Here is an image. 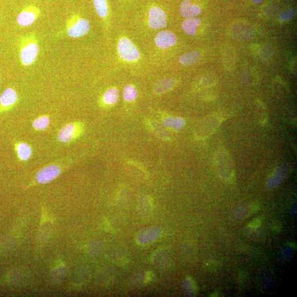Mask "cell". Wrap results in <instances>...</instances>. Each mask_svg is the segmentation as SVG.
<instances>
[{
  "label": "cell",
  "mask_w": 297,
  "mask_h": 297,
  "mask_svg": "<svg viewBox=\"0 0 297 297\" xmlns=\"http://www.w3.org/2000/svg\"><path fill=\"white\" fill-rule=\"evenodd\" d=\"M17 48L21 65L24 67L33 65L39 54L38 37L34 33L20 36L17 40Z\"/></svg>",
  "instance_id": "cell-1"
},
{
  "label": "cell",
  "mask_w": 297,
  "mask_h": 297,
  "mask_svg": "<svg viewBox=\"0 0 297 297\" xmlns=\"http://www.w3.org/2000/svg\"><path fill=\"white\" fill-rule=\"evenodd\" d=\"M90 29L89 22L77 13L71 14L66 22V34L72 38H81L87 35Z\"/></svg>",
  "instance_id": "cell-2"
},
{
  "label": "cell",
  "mask_w": 297,
  "mask_h": 297,
  "mask_svg": "<svg viewBox=\"0 0 297 297\" xmlns=\"http://www.w3.org/2000/svg\"><path fill=\"white\" fill-rule=\"evenodd\" d=\"M41 15L39 7L34 5H29L22 9L18 14L17 22L21 27H27L33 25Z\"/></svg>",
  "instance_id": "cell-3"
},
{
  "label": "cell",
  "mask_w": 297,
  "mask_h": 297,
  "mask_svg": "<svg viewBox=\"0 0 297 297\" xmlns=\"http://www.w3.org/2000/svg\"><path fill=\"white\" fill-rule=\"evenodd\" d=\"M119 55L125 61L134 62L140 57L138 49L132 41L128 38H122L118 44Z\"/></svg>",
  "instance_id": "cell-4"
},
{
  "label": "cell",
  "mask_w": 297,
  "mask_h": 297,
  "mask_svg": "<svg viewBox=\"0 0 297 297\" xmlns=\"http://www.w3.org/2000/svg\"><path fill=\"white\" fill-rule=\"evenodd\" d=\"M215 166L220 176L225 179H228L233 174L232 162L228 154L225 151H219L215 158Z\"/></svg>",
  "instance_id": "cell-5"
},
{
  "label": "cell",
  "mask_w": 297,
  "mask_h": 297,
  "mask_svg": "<svg viewBox=\"0 0 297 297\" xmlns=\"http://www.w3.org/2000/svg\"><path fill=\"white\" fill-rule=\"evenodd\" d=\"M148 26L153 29H160L167 26L166 14L160 7L153 6L148 12Z\"/></svg>",
  "instance_id": "cell-6"
},
{
  "label": "cell",
  "mask_w": 297,
  "mask_h": 297,
  "mask_svg": "<svg viewBox=\"0 0 297 297\" xmlns=\"http://www.w3.org/2000/svg\"><path fill=\"white\" fill-rule=\"evenodd\" d=\"M82 131V126L78 123H71L64 126L59 132L58 140L63 143L76 139Z\"/></svg>",
  "instance_id": "cell-7"
},
{
  "label": "cell",
  "mask_w": 297,
  "mask_h": 297,
  "mask_svg": "<svg viewBox=\"0 0 297 297\" xmlns=\"http://www.w3.org/2000/svg\"><path fill=\"white\" fill-rule=\"evenodd\" d=\"M18 102V95L16 91L12 88L6 89L0 96V113L11 110Z\"/></svg>",
  "instance_id": "cell-8"
},
{
  "label": "cell",
  "mask_w": 297,
  "mask_h": 297,
  "mask_svg": "<svg viewBox=\"0 0 297 297\" xmlns=\"http://www.w3.org/2000/svg\"><path fill=\"white\" fill-rule=\"evenodd\" d=\"M61 172L60 167L55 165H49L39 171L36 175V180L41 184L48 183L55 179Z\"/></svg>",
  "instance_id": "cell-9"
},
{
  "label": "cell",
  "mask_w": 297,
  "mask_h": 297,
  "mask_svg": "<svg viewBox=\"0 0 297 297\" xmlns=\"http://www.w3.org/2000/svg\"><path fill=\"white\" fill-rule=\"evenodd\" d=\"M155 41L158 47L166 49L174 46L177 43V38L174 33L163 31L156 35Z\"/></svg>",
  "instance_id": "cell-10"
},
{
  "label": "cell",
  "mask_w": 297,
  "mask_h": 297,
  "mask_svg": "<svg viewBox=\"0 0 297 297\" xmlns=\"http://www.w3.org/2000/svg\"><path fill=\"white\" fill-rule=\"evenodd\" d=\"M180 10L182 16L186 18H194L201 12L200 6L189 0H184L181 4Z\"/></svg>",
  "instance_id": "cell-11"
},
{
  "label": "cell",
  "mask_w": 297,
  "mask_h": 297,
  "mask_svg": "<svg viewBox=\"0 0 297 297\" xmlns=\"http://www.w3.org/2000/svg\"><path fill=\"white\" fill-rule=\"evenodd\" d=\"M288 174V168L287 166H281L269 178L267 182V186L270 189L276 188L286 178Z\"/></svg>",
  "instance_id": "cell-12"
},
{
  "label": "cell",
  "mask_w": 297,
  "mask_h": 297,
  "mask_svg": "<svg viewBox=\"0 0 297 297\" xmlns=\"http://www.w3.org/2000/svg\"><path fill=\"white\" fill-rule=\"evenodd\" d=\"M251 213V208L246 204H242L234 208L230 214V219L233 222H240L246 219Z\"/></svg>",
  "instance_id": "cell-13"
},
{
  "label": "cell",
  "mask_w": 297,
  "mask_h": 297,
  "mask_svg": "<svg viewBox=\"0 0 297 297\" xmlns=\"http://www.w3.org/2000/svg\"><path fill=\"white\" fill-rule=\"evenodd\" d=\"M201 23L202 20L200 18H188L183 22L182 27L184 32L188 35H193L196 33L197 29Z\"/></svg>",
  "instance_id": "cell-14"
},
{
  "label": "cell",
  "mask_w": 297,
  "mask_h": 297,
  "mask_svg": "<svg viewBox=\"0 0 297 297\" xmlns=\"http://www.w3.org/2000/svg\"><path fill=\"white\" fill-rule=\"evenodd\" d=\"M15 148L19 159L21 161H27L31 157L32 151L31 146L25 143H17Z\"/></svg>",
  "instance_id": "cell-15"
},
{
  "label": "cell",
  "mask_w": 297,
  "mask_h": 297,
  "mask_svg": "<svg viewBox=\"0 0 297 297\" xmlns=\"http://www.w3.org/2000/svg\"><path fill=\"white\" fill-rule=\"evenodd\" d=\"M120 94L116 88H110L103 94L102 102L107 105H114L118 100Z\"/></svg>",
  "instance_id": "cell-16"
},
{
  "label": "cell",
  "mask_w": 297,
  "mask_h": 297,
  "mask_svg": "<svg viewBox=\"0 0 297 297\" xmlns=\"http://www.w3.org/2000/svg\"><path fill=\"white\" fill-rule=\"evenodd\" d=\"M93 3L98 16L101 19H107L109 12L108 0H93Z\"/></svg>",
  "instance_id": "cell-17"
},
{
  "label": "cell",
  "mask_w": 297,
  "mask_h": 297,
  "mask_svg": "<svg viewBox=\"0 0 297 297\" xmlns=\"http://www.w3.org/2000/svg\"><path fill=\"white\" fill-rule=\"evenodd\" d=\"M201 56L200 52L197 50L192 51L183 55L180 58V62L182 65L189 66L197 62Z\"/></svg>",
  "instance_id": "cell-18"
},
{
  "label": "cell",
  "mask_w": 297,
  "mask_h": 297,
  "mask_svg": "<svg viewBox=\"0 0 297 297\" xmlns=\"http://www.w3.org/2000/svg\"><path fill=\"white\" fill-rule=\"evenodd\" d=\"M163 124L167 128H172L175 130L179 131L184 128L185 121L180 117H167L163 121Z\"/></svg>",
  "instance_id": "cell-19"
},
{
  "label": "cell",
  "mask_w": 297,
  "mask_h": 297,
  "mask_svg": "<svg viewBox=\"0 0 297 297\" xmlns=\"http://www.w3.org/2000/svg\"><path fill=\"white\" fill-rule=\"evenodd\" d=\"M174 81L172 78H165L161 80L155 87V91L158 94L166 92L174 86Z\"/></svg>",
  "instance_id": "cell-20"
},
{
  "label": "cell",
  "mask_w": 297,
  "mask_h": 297,
  "mask_svg": "<svg viewBox=\"0 0 297 297\" xmlns=\"http://www.w3.org/2000/svg\"><path fill=\"white\" fill-rule=\"evenodd\" d=\"M50 118L48 116H43L36 118L33 122V127L38 131L46 130L50 124Z\"/></svg>",
  "instance_id": "cell-21"
},
{
  "label": "cell",
  "mask_w": 297,
  "mask_h": 297,
  "mask_svg": "<svg viewBox=\"0 0 297 297\" xmlns=\"http://www.w3.org/2000/svg\"><path fill=\"white\" fill-rule=\"evenodd\" d=\"M138 96V92L135 87L132 85L125 86L123 91V98L125 101L131 102L135 101Z\"/></svg>",
  "instance_id": "cell-22"
},
{
  "label": "cell",
  "mask_w": 297,
  "mask_h": 297,
  "mask_svg": "<svg viewBox=\"0 0 297 297\" xmlns=\"http://www.w3.org/2000/svg\"><path fill=\"white\" fill-rule=\"evenodd\" d=\"M246 234L250 239L254 241H261V239L264 238V235L262 231L260 230V227L255 228L248 226L246 229Z\"/></svg>",
  "instance_id": "cell-23"
},
{
  "label": "cell",
  "mask_w": 297,
  "mask_h": 297,
  "mask_svg": "<svg viewBox=\"0 0 297 297\" xmlns=\"http://www.w3.org/2000/svg\"><path fill=\"white\" fill-rule=\"evenodd\" d=\"M295 11L294 9L288 10L281 14L280 20L285 22L291 19L295 15Z\"/></svg>",
  "instance_id": "cell-24"
},
{
  "label": "cell",
  "mask_w": 297,
  "mask_h": 297,
  "mask_svg": "<svg viewBox=\"0 0 297 297\" xmlns=\"http://www.w3.org/2000/svg\"><path fill=\"white\" fill-rule=\"evenodd\" d=\"M261 220L260 219H256L254 220V221H252L251 222H250V224H249V225L248 226L249 227H260V226H261Z\"/></svg>",
  "instance_id": "cell-25"
},
{
  "label": "cell",
  "mask_w": 297,
  "mask_h": 297,
  "mask_svg": "<svg viewBox=\"0 0 297 297\" xmlns=\"http://www.w3.org/2000/svg\"><path fill=\"white\" fill-rule=\"evenodd\" d=\"M252 1L255 4H259L262 3L263 0H252Z\"/></svg>",
  "instance_id": "cell-26"
},
{
  "label": "cell",
  "mask_w": 297,
  "mask_h": 297,
  "mask_svg": "<svg viewBox=\"0 0 297 297\" xmlns=\"http://www.w3.org/2000/svg\"><path fill=\"white\" fill-rule=\"evenodd\" d=\"M0 79H1V75H0Z\"/></svg>",
  "instance_id": "cell-27"
}]
</instances>
